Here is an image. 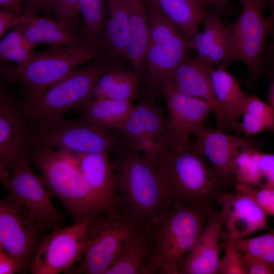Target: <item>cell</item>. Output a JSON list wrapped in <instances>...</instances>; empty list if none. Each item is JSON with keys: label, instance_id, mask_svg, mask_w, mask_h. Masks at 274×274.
<instances>
[{"label": "cell", "instance_id": "obj_1", "mask_svg": "<svg viewBox=\"0 0 274 274\" xmlns=\"http://www.w3.org/2000/svg\"><path fill=\"white\" fill-rule=\"evenodd\" d=\"M141 153L152 162L174 202L209 208L221 193L224 184L195 142L180 150L157 143Z\"/></svg>", "mask_w": 274, "mask_h": 274}, {"label": "cell", "instance_id": "obj_2", "mask_svg": "<svg viewBox=\"0 0 274 274\" xmlns=\"http://www.w3.org/2000/svg\"><path fill=\"white\" fill-rule=\"evenodd\" d=\"M152 228L127 212L118 202L92 216L87 226L80 260L65 273L105 274L133 244Z\"/></svg>", "mask_w": 274, "mask_h": 274}, {"label": "cell", "instance_id": "obj_3", "mask_svg": "<svg viewBox=\"0 0 274 274\" xmlns=\"http://www.w3.org/2000/svg\"><path fill=\"white\" fill-rule=\"evenodd\" d=\"M114 162L118 201L134 218L153 229L174 203L151 161L122 145Z\"/></svg>", "mask_w": 274, "mask_h": 274}, {"label": "cell", "instance_id": "obj_4", "mask_svg": "<svg viewBox=\"0 0 274 274\" xmlns=\"http://www.w3.org/2000/svg\"><path fill=\"white\" fill-rule=\"evenodd\" d=\"M175 202L152 229L150 273H179L181 265L193 248L206 225L209 210Z\"/></svg>", "mask_w": 274, "mask_h": 274}, {"label": "cell", "instance_id": "obj_5", "mask_svg": "<svg viewBox=\"0 0 274 274\" xmlns=\"http://www.w3.org/2000/svg\"><path fill=\"white\" fill-rule=\"evenodd\" d=\"M105 44L98 40L62 46H50L35 52L24 63L8 69L4 77L9 82H19L29 101L40 97L45 89L83 63L105 55Z\"/></svg>", "mask_w": 274, "mask_h": 274}, {"label": "cell", "instance_id": "obj_6", "mask_svg": "<svg viewBox=\"0 0 274 274\" xmlns=\"http://www.w3.org/2000/svg\"><path fill=\"white\" fill-rule=\"evenodd\" d=\"M29 159L39 171L51 196L58 198L75 222L102 211L73 154L45 147H31Z\"/></svg>", "mask_w": 274, "mask_h": 274}, {"label": "cell", "instance_id": "obj_7", "mask_svg": "<svg viewBox=\"0 0 274 274\" xmlns=\"http://www.w3.org/2000/svg\"><path fill=\"white\" fill-rule=\"evenodd\" d=\"M31 147H45L73 155L116 152L121 138L82 117L68 119L52 115L30 125Z\"/></svg>", "mask_w": 274, "mask_h": 274}, {"label": "cell", "instance_id": "obj_8", "mask_svg": "<svg viewBox=\"0 0 274 274\" xmlns=\"http://www.w3.org/2000/svg\"><path fill=\"white\" fill-rule=\"evenodd\" d=\"M242 10L236 20L226 26L227 51L219 66L225 68L240 61L247 66L252 81L263 74L262 54L268 36L274 33V15H262L264 2L241 0Z\"/></svg>", "mask_w": 274, "mask_h": 274}, {"label": "cell", "instance_id": "obj_9", "mask_svg": "<svg viewBox=\"0 0 274 274\" xmlns=\"http://www.w3.org/2000/svg\"><path fill=\"white\" fill-rule=\"evenodd\" d=\"M105 55L87 66L77 68L47 87L40 97L23 101L30 124L48 117L81 108L92 98L95 85L111 65Z\"/></svg>", "mask_w": 274, "mask_h": 274}, {"label": "cell", "instance_id": "obj_10", "mask_svg": "<svg viewBox=\"0 0 274 274\" xmlns=\"http://www.w3.org/2000/svg\"><path fill=\"white\" fill-rule=\"evenodd\" d=\"M29 155L7 165L0 164V180L7 197L26 210L38 221L43 231H52L63 226L64 215L54 206L42 179L30 166Z\"/></svg>", "mask_w": 274, "mask_h": 274}, {"label": "cell", "instance_id": "obj_11", "mask_svg": "<svg viewBox=\"0 0 274 274\" xmlns=\"http://www.w3.org/2000/svg\"><path fill=\"white\" fill-rule=\"evenodd\" d=\"M23 207L7 197L0 200V250L18 263L19 272L30 271L43 232Z\"/></svg>", "mask_w": 274, "mask_h": 274}, {"label": "cell", "instance_id": "obj_12", "mask_svg": "<svg viewBox=\"0 0 274 274\" xmlns=\"http://www.w3.org/2000/svg\"><path fill=\"white\" fill-rule=\"evenodd\" d=\"M91 217L52 230L43 236L32 261L31 273H66L77 263L82 256L85 233Z\"/></svg>", "mask_w": 274, "mask_h": 274}, {"label": "cell", "instance_id": "obj_13", "mask_svg": "<svg viewBox=\"0 0 274 274\" xmlns=\"http://www.w3.org/2000/svg\"><path fill=\"white\" fill-rule=\"evenodd\" d=\"M160 95L165 101L167 129L164 144L180 150L190 142V136L212 113L215 106L206 100L182 94L165 85Z\"/></svg>", "mask_w": 274, "mask_h": 274}, {"label": "cell", "instance_id": "obj_14", "mask_svg": "<svg viewBox=\"0 0 274 274\" xmlns=\"http://www.w3.org/2000/svg\"><path fill=\"white\" fill-rule=\"evenodd\" d=\"M193 135L197 148L224 184L234 180L232 164L236 156L246 149L260 148L263 144L260 139L241 138L203 125Z\"/></svg>", "mask_w": 274, "mask_h": 274}, {"label": "cell", "instance_id": "obj_15", "mask_svg": "<svg viewBox=\"0 0 274 274\" xmlns=\"http://www.w3.org/2000/svg\"><path fill=\"white\" fill-rule=\"evenodd\" d=\"M166 129L162 108L152 98H144L134 106L120 130L122 145L141 153L155 144H164Z\"/></svg>", "mask_w": 274, "mask_h": 274}, {"label": "cell", "instance_id": "obj_16", "mask_svg": "<svg viewBox=\"0 0 274 274\" xmlns=\"http://www.w3.org/2000/svg\"><path fill=\"white\" fill-rule=\"evenodd\" d=\"M30 124L23 103L1 88L0 164L7 165L29 154Z\"/></svg>", "mask_w": 274, "mask_h": 274}, {"label": "cell", "instance_id": "obj_17", "mask_svg": "<svg viewBox=\"0 0 274 274\" xmlns=\"http://www.w3.org/2000/svg\"><path fill=\"white\" fill-rule=\"evenodd\" d=\"M190 40L180 31L164 41L148 43L144 77L151 96L160 95L176 68L188 56Z\"/></svg>", "mask_w": 274, "mask_h": 274}, {"label": "cell", "instance_id": "obj_18", "mask_svg": "<svg viewBox=\"0 0 274 274\" xmlns=\"http://www.w3.org/2000/svg\"><path fill=\"white\" fill-rule=\"evenodd\" d=\"M216 199L226 227L227 241L268 229V216L247 194L235 190L234 193L221 192Z\"/></svg>", "mask_w": 274, "mask_h": 274}, {"label": "cell", "instance_id": "obj_19", "mask_svg": "<svg viewBox=\"0 0 274 274\" xmlns=\"http://www.w3.org/2000/svg\"><path fill=\"white\" fill-rule=\"evenodd\" d=\"M209 74L216 101L213 113L216 120V129L239 133V123L247 95L242 90L236 79L219 66L210 68Z\"/></svg>", "mask_w": 274, "mask_h": 274}, {"label": "cell", "instance_id": "obj_20", "mask_svg": "<svg viewBox=\"0 0 274 274\" xmlns=\"http://www.w3.org/2000/svg\"><path fill=\"white\" fill-rule=\"evenodd\" d=\"M224 225L220 213L209 209L204 229L185 258L181 274H219V239Z\"/></svg>", "mask_w": 274, "mask_h": 274}, {"label": "cell", "instance_id": "obj_21", "mask_svg": "<svg viewBox=\"0 0 274 274\" xmlns=\"http://www.w3.org/2000/svg\"><path fill=\"white\" fill-rule=\"evenodd\" d=\"M109 153L74 155L91 191L102 210L118 203L114 162Z\"/></svg>", "mask_w": 274, "mask_h": 274}, {"label": "cell", "instance_id": "obj_22", "mask_svg": "<svg viewBox=\"0 0 274 274\" xmlns=\"http://www.w3.org/2000/svg\"><path fill=\"white\" fill-rule=\"evenodd\" d=\"M13 27L19 30L29 42L36 45H67L85 40L73 28L67 27L56 20L38 15L37 11L27 4Z\"/></svg>", "mask_w": 274, "mask_h": 274}, {"label": "cell", "instance_id": "obj_23", "mask_svg": "<svg viewBox=\"0 0 274 274\" xmlns=\"http://www.w3.org/2000/svg\"><path fill=\"white\" fill-rule=\"evenodd\" d=\"M220 12L216 8L207 12L204 27L190 40V46L197 51L196 58L209 68L220 65L227 51L226 26L220 18Z\"/></svg>", "mask_w": 274, "mask_h": 274}, {"label": "cell", "instance_id": "obj_24", "mask_svg": "<svg viewBox=\"0 0 274 274\" xmlns=\"http://www.w3.org/2000/svg\"><path fill=\"white\" fill-rule=\"evenodd\" d=\"M210 68L196 57L188 56L174 71L165 85L185 95L208 101L216 106Z\"/></svg>", "mask_w": 274, "mask_h": 274}, {"label": "cell", "instance_id": "obj_25", "mask_svg": "<svg viewBox=\"0 0 274 274\" xmlns=\"http://www.w3.org/2000/svg\"><path fill=\"white\" fill-rule=\"evenodd\" d=\"M129 33L127 58L134 72L144 74L149 39V9L145 0H127Z\"/></svg>", "mask_w": 274, "mask_h": 274}, {"label": "cell", "instance_id": "obj_26", "mask_svg": "<svg viewBox=\"0 0 274 274\" xmlns=\"http://www.w3.org/2000/svg\"><path fill=\"white\" fill-rule=\"evenodd\" d=\"M108 17L104 33L110 55L127 59L129 33V14L127 0H106Z\"/></svg>", "mask_w": 274, "mask_h": 274}, {"label": "cell", "instance_id": "obj_27", "mask_svg": "<svg viewBox=\"0 0 274 274\" xmlns=\"http://www.w3.org/2000/svg\"><path fill=\"white\" fill-rule=\"evenodd\" d=\"M139 83L135 72L110 65L97 81L92 98L132 101L138 95Z\"/></svg>", "mask_w": 274, "mask_h": 274}, {"label": "cell", "instance_id": "obj_28", "mask_svg": "<svg viewBox=\"0 0 274 274\" xmlns=\"http://www.w3.org/2000/svg\"><path fill=\"white\" fill-rule=\"evenodd\" d=\"M132 101L91 98L81 109L83 117L105 130H120L131 112Z\"/></svg>", "mask_w": 274, "mask_h": 274}, {"label": "cell", "instance_id": "obj_29", "mask_svg": "<svg viewBox=\"0 0 274 274\" xmlns=\"http://www.w3.org/2000/svg\"><path fill=\"white\" fill-rule=\"evenodd\" d=\"M150 4L178 26L191 40L199 31V26L207 16L195 0H149Z\"/></svg>", "mask_w": 274, "mask_h": 274}, {"label": "cell", "instance_id": "obj_30", "mask_svg": "<svg viewBox=\"0 0 274 274\" xmlns=\"http://www.w3.org/2000/svg\"><path fill=\"white\" fill-rule=\"evenodd\" d=\"M239 123V133L246 138L268 131L274 132V109L255 95L247 96Z\"/></svg>", "mask_w": 274, "mask_h": 274}, {"label": "cell", "instance_id": "obj_31", "mask_svg": "<svg viewBox=\"0 0 274 274\" xmlns=\"http://www.w3.org/2000/svg\"><path fill=\"white\" fill-rule=\"evenodd\" d=\"M152 247V233L131 246L105 274L147 273Z\"/></svg>", "mask_w": 274, "mask_h": 274}, {"label": "cell", "instance_id": "obj_32", "mask_svg": "<svg viewBox=\"0 0 274 274\" xmlns=\"http://www.w3.org/2000/svg\"><path fill=\"white\" fill-rule=\"evenodd\" d=\"M255 149L251 153L247 170L246 185L274 187V154Z\"/></svg>", "mask_w": 274, "mask_h": 274}, {"label": "cell", "instance_id": "obj_33", "mask_svg": "<svg viewBox=\"0 0 274 274\" xmlns=\"http://www.w3.org/2000/svg\"><path fill=\"white\" fill-rule=\"evenodd\" d=\"M36 46L29 42L19 30L13 27L11 31L1 38V60L21 64L35 53L33 49Z\"/></svg>", "mask_w": 274, "mask_h": 274}, {"label": "cell", "instance_id": "obj_34", "mask_svg": "<svg viewBox=\"0 0 274 274\" xmlns=\"http://www.w3.org/2000/svg\"><path fill=\"white\" fill-rule=\"evenodd\" d=\"M79 8L84 20L85 40H98L105 23L104 0H79Z\"/></svg>", "mask_w": 274, "mask_h": 274}, {"label": "cell", "instance_id": "obj_35", "mask_svg": "<svg viewBox=\"0 0 274 274\" xmlns=\"http://www.w3.org/2000/svg\"><path fill=\"white\" fill-rule=\"evenodd\" d=\"M230 242L242 253L274 264V229L258 236Z\"/></svg>", "mask_w": 274, "mask_h": 274}, {"label": "cell", "instance_id": "obj_36", "mask_svg": "<svg viewBox=\"0 0 274 274\" xmlns=\"http://www.w3.org/2000/svg\"><path fill=\"white\" fill-rule=\"evenodd\" d=\"M235 190L249 195L268 216L274 217V187H257L236 184Z\"/></svg>", "mask_w": 274, "mask_h": 274}, {"label": "cell", "instance_id": "obj_37", "mask_svg": "<svg viewBox=\"0 0 274 274\" xmlns=\"http://www.w3.org/2000/svg\"><path fill=\"white\" fill-rule=\"evenodd\" d=\"M219 274H247L243 253L231 242L225 243L224 255L219 261Z\"/></svg>", "mask_w": 274, "mask_h": 274}, {"label": "cell", "instance_id": "obj_38", "mask_svg": "<svg viewBox=\"0 0 274 274\" xmlns=\"http://www.w3.org/2000/svg\"><path fill=\"white\" fill-rule=\"evenodd\" d=\"M51 10L55 13L57 22L73 28L80 13L79 0H52Z\"/></svg>", "mask_w": 274, "mask_h": 274}, {"label": "cell", "instance_id": "obj_39", "mask_svg": "<svg viewBox=\"0 0 274 274\" xmlns=\"http://www.w3.org/2000/svg\"><path fill=\"white\" fill-rule=\"evenodd\" d=\"M243 258L247 274H274V264L244 253Z\"/></svg>", "mask_w": 274, "mask_h": 274}, {"label": "cell", "instance_id": "obj_40", "mask_svg": "<svg viewBox=\"0 0 274 274\" xmlns=\"http://www.w3.org/2000/svg\"><path fill=\"white\" fill-rule=\"evenodd\" d=\"M272 35L271 40L266 45L262 54L263 74L265 73L271 80L274 79V33Z\"/></svg>", "mask_w": 274, "mask_h": 274}, {"label": "cell", "instance_id": "obj_41", "mask_svg": "<svg viewBox=\"0 0 274 274\" xmlns=\"http://www.w3.org/2000/svg\"><path fill=\"white\" fill-rule=\"evenodd\" d=\"M19 15L15 12L2 8L0 11V38L3 37L8 29L13 26Z\"/></svg>", "mask_w": 274, "mask_h": 274}, {"label": "cell", "instance_id": "obj_42", "mask_svg": "<svg viewBox=\"0 0 274 274\" xmlns=\"http://www.w3.org/2000/svg\"><path fill=\"white\" fill-rule=\"evenodd\" d=\"M16 272H19L17 261L0 250V273L13 274Z\"/></svg>", "mask_w": 274, "mask_h": 274}, {"label": "cell", "instance_id": "obj_43", "mask_svg": "<svg viewBox=\"0 0 274 274\" xmlns=\"http://www.w3.org/2000/svg\"><path fill=\"white\" fill-rule=\"evenodd\" d=\"M35 10L46 13L51 10L52 0H24Z\"/></svg>", "mask_w": 274, "mask_h": 274}, {"label": "cell", "instance_id": "obj_44", "mask_svg": "<svg viewBox=\"0 0 274 274\" xmlns=\"http://www.w3.org/2000/svg\"><path fill=\"white\" fill-rule=\"evenodd\" d=\"M23 0H0L2 8L13 11L20 15V4Z\"/></svg>", "mask_w": 274, "mask_h": 274}, {"label": "cell", "instance_id": "obj_45", "mask_svg": "<svg viewBox=\"0 0 274 274\" xmlns=\"http://www.w3.org/2000/svg\"><path fill=\"white\" fill-rule=\"evenodd\" d=\"M203 1L206 5L209 4L215 5L216 8L220 12L225 10L227 6V2L225 0H203Z\"/></svg>", "mask_w": 274, "mask_h": 274}, {"label": "cell", "instance_id": "obj_46", "mask_svg": "<svg viewBox=\"0 0 274 274\" xmlns=\"http://www.w3.org/2000/svg\"><path fill=\"white\" fill-rule=\"evenodd\" d=\"M268 100L269 105L274 109V79L271 80L268 91Z\"/></svg>", "mask_w": 274, "mask_h": 274}, {"label": "cell", "instance_id": "obj_47", "mask_svg": "<svg viewBox=\"0 0 274 274\" xmlns=\"http://www.w3.org/2000/svg\"><path fill=\"white\" fill-rule=\"evenodd\" d=\"M267 2L271 8V14L274 15V0H267Z\"/></svg>", "mask_w": 274, "mask_h": 274}, {"label": "cell", "instance_id": "obj_48", "mask_svg": "<svg viewBox=\"0 0 274 274\" xmlns=\"http://www.w3.org/2000/svg\"><path fill=\"white\" fill-rule=\"evenodd\" d=\"M195 1H197L198 3H199L201 6L206 5L203 0H195Z\"/></svg>", "mask_w": 274, "mask_h": 274}, {"label": "cell", "instance_id": "obj_49", "mask_svg": "<svg viewBox=\"0 0 274 274\" xmlns=\"http://www.w3.org/2000/svg\"><path fill=\"white\" fill-rule=\"evenodd\" d=\"M225 1H226V0H225Z\"/></svg>", "mask_w": 274, "mask_h": 274}]
</instances>
